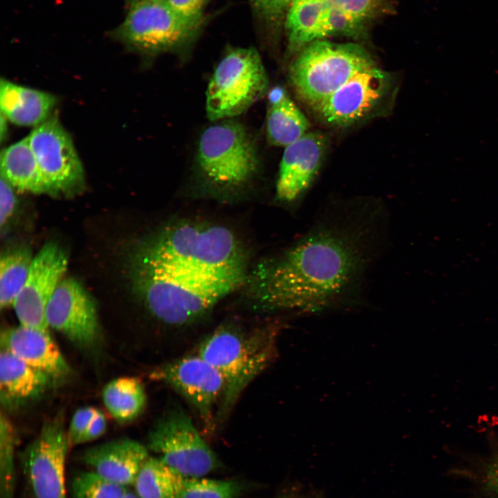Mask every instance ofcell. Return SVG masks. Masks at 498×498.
<instances>
[{"mask_svg":"<svg viewBox=\"0 0 498 498\" xmlns=\"http://www.w3.org/2000/svg\"><path fill=\"white\" fill-rule=\"evenodd\" d=\"M12 185L3 176L0 180V225L10 217L15 207L16 198Z\"/></svg>","mask_w":498,"mask_h":498,"instance_id":"obj_33","label":"cell"},{"mask_svg":"<svg viewBox=\"0 0 498 498\" xmlns=\"http://www.w3.org/2000/svg\"><path fill=\"white\" fill-rule=\"evenodd\" d=\"M268 100L266 131L272 145L286 147L308 132L309 121L283 87L270 89Z\"/></svg>","mask_w":498,"mask_h":498,"instance_id":"obj_21","label":"cell"},{"mask_svg":"<svg viewBox=\"0 0 498 498\" xmlns=\"http://www.w3.org/2000/svg\"><path fill=\"white\" fill-rule=\"evenodd\" d=\"M165 1V0H133V1Z\"/></svg>","mask_w":498,"mask_h":498,"instance_id":"obj_39","label":"cell"},{"mask_svg":"<svg viewBox=\"0 0 498 498\" xmlns=\"http://www.w3.org/2000/svg\"><path fill=\"white\" fill-rule=\"evenodd\" d=\"M327 145L324 134L308 131L285 147L276 184L280 202L291 205L301 199L318 173Z\"/></svg>","mask_w":498,"mask_h":498,"instance_id":"obj_16","label":"cell"},{"mask_svg":"<svg viewBox=\"0 0 498 498\" xmlns=\"http://www.w3.org/2000/svg\"><path fill=\"white\" fill-rule=\"evenodd\" d=\"M122 498H140L135 491L128 490Z\"/></svg>","mask_w":498,"mask_h":498,"instance_id":"obj_38","label":"cell"},{"mask_svg":"<svg viewBox=\"0 0 498 498\" xmlns=\"http://www.w3.org/2000/svg\"><path fill=\"white\" fill-rule=\"evenodd\" d=\"M132 261L168 270L205 274L246 268L243 251L229 229L193 222L163 228L141 244Z\"/></svg>","mask_w":498,"mask_h":498,"instance_id":"obj_3","label":"cell"},{"mask_svg":"<svg viewBox=\"0 0 498 498\" xmlns=\"http://www.w3.org/2000/svg\"><path fill=\"white\" fill-rule=\"evenodd\" d=\"M376 64L361 46L315 40L304 46L289 69L298 96L313 109L359 71Z\"/></svg>","mask_w":498,"mask_h":498,"instance_id":"obj_5","label":"cell"},{"mask_svg":"<svg viewBox=\"0 0 498 498\" xmlns=\"http://www.w3.org/2000/svg\"><path fill=\"white\" fill-rule=\"evenodd\" d=\"M385 0H329L331 7L355 21L363 28L382 10Z\"/></svg>","mask_w":498,"mask_h":498,"instance_id":"obj_30","label":"cell"},{"mask_svg":"<svg viewBox=\"0 0 498 498\" xmlns=\"http://www.w3.org/2000/svg\"><path fill=\"white\" fill-rule=\"evenodd\" d=\"M389 234V211L378 199L325 205L298 239L247 275L250 298L270 311H316L355 301Z\"/></svg>","mask_w":498,"mask_h":498,"instance_id":"obj_1","label":"cell"},{"mask_svg":"<svg viewBox=\"0 0 498 498\" xmlns=\"http://www.w3.org/2000/svg\"><path fill=\"white\" fill-rule=\"evenodd\" d=\"M98 411V409L91 406L81 407L76 410L67 430V436L71 447L80 444L82 436Z\"/></svg>","mask_w":498,"mask_h":498,"instance_id":"obj_32","label":"cell"},{"mask_svg":"<svg viewBox=\"0 0 498 498\" xmlns=\"http://www.w3.org/2000/svg\"><path fill=\"white\" fill-rule=\"evenodd\" d=\"M183 477L158 457L149 456L133 486L140 498H180Z\"/></svg>","mask_w":498,"mask_h":498,"instance_id":"obj_25","label":"cell"},{"mask_svg":"<svg viewBox=\"0 0 498 498\" xmlns=\"http://www.w3.org/2000/svg\"><path fill=\"white\" fill-rule=\"evenodd\" d=\"M395 91L391 74L374 64L355 74L313 109L326 124L347 127L383 111Z\"/></svg>","mask_w":498,"mask_h":498,"instance_id":"obj_10","label":"cell"},{"mask_svg":"<svg viewBox=\"0 0 498 498\" xmlns=\"http://www.w3.org/2000/svg\"><path fill=\"white\" fill-rule=\"evenodd\" d=\"M268 89V77L258 52L253 48L233 49L219 62L208 83L207 116L219 121L240 115Z\"/></svg>","mask_w":498,"mask_h":498,"instance_id":"obj_6","label":"cell"},{"mask_svg":"<svg viewBox=\"0 0 498 498\" xmlns=\"http://www.w3.org/2000/svg\"><path fill=\"white\" fill-rule=\"evenodd\" d=\"M1 122H0V133H1V140L2 141L3 139L6 138V135L8 133V126H7V118L4 116L3 113H1Z\"/></svg>","mask_w":498,"mask_h":498,"instance_id":"obj_37","label":"cell"},{"mask_svg":"<svg viewBox=\"0 0 498 498\" xmlns=\"http://www.w3.org/2000/svg\"><path fill=\"white\" fill-rule=\"evenodd\" d=\"M133 288L149 311L173 326L192 323L246 280V268L204 274L131 264Z\"/></svg>","mask_w":498,"mask_h":498,"instance_id":"obj_2","label":"cell"},{"mask_svg":"<svg viewBox=\"0 0 498 498\" xmlns=\"http://www.w3.org/2000/svg\"><path fill=\"white\" fill-rule=\"evenodd\" d=\"M275 349V336L267 329L243 333L223 327L201 342L197 354L216 368L225 382L216 425L226 420L243 390L270 364Z\"/></svg>","mask_w":498,"mask_h":498,"instance_id":"obj_4","label":"cell"},{"mask_svg":"<svg viewBox=\"0 0 498 498\" xmlns=\"http://www.w3.org/2000/svg\"><path fill=\"white\" fill-rule=\"evenodd\" d=\"M67 263L66 252L53 242L46 243L33 257L25 284L12 305L20 324L48 330L46 307Z\"/></svg>","mask_w":498,"mask_h":498,"instance_id":"obj_15","label":"cell"},{"mask_svg":"<svg viewBox=\"0 0 498 498\" xmlns=\"http://www.w3.org/2000/svg\"><path fill=\"white\" fill-rule=\"evenodd\" d=\"M69 448L62 414L45 421L21 459L34 498H66L64 476Z\"/></svg>","mask_w":498,"mask_h":498,"instance_id":"obj_12","label":"cell"},{"mask_svg":"<svg viewBox=\"0 0 498 498\" xmlns=\"http://www.w3.org/2000/svg\"><path fill=\"white\" fill-rule=\"evenodd\" d=\"M151 378L169 385L194 409L203 429L214 432L216 407L220 404L225 382L220 372L199 355L187 356L156 367Z\"/></svg>","mask_w":498,"mask_h":498,"instance_id":"obj_11","label":"cell"},{"mask_svg":"<svg viewBox=\"0 0 498 498\" xmlns=\"http://www.w3.org/2000/svg\"><path fill=\"white\" fill-rule=\"evenodd\" d=\"M290 498H295V497H290Z\"/></svg>","mask_w":498,"mask_h":498,"instance_id":"obj_40","label":"cell"},{"mask_svg":"<svg viewBox=\"0 0 498 498\" xmlns=\"http://www.w3.org/2000/svg\"><path fill=\"white\" fill-rule=\"evenodd\" d=\"M256 15L267 24H277L294 0H249Z\"/></svg>","mask_w":498,"mask_h":498,"instance_id":"obj_31","label":"cell"},{"mask_svg":"<svg viewBox=\"0 0 498 498\" xmlns=\"http://www.w3.org/2000/svg\"><path fill=\"white\" fill-rule=\"evenodd\" d=\"M203 22V17L185 16L165 1H133L117 34L131 48L156 53L188 43Z\"/></svg>","mask_w":498,"mask_h":498,"instance_id":"obj_8","label":"cell"},{"mask_svg":"<svg viewBox=\"0 0 498 498\" xmlns=\"http://www.w3.org/2000/svg\"><path fill=\"white\" fill-rule=\"evenodd\" d=\"M245 488L237 481L184 476L180 498H239Z\"/></svg>","mask_w":498,"mask_h":498,"instance_id":"obj_27","label":"cell"},{"mask_svg":"<svg viewBox=\"0 0 498 498\" xmlns=\"http://www.w3.org/2000/svg\"><path fill=\"white\" fill-rule=\"evenodd\" d=\"M48 326L64 334L83 349H95L101 331L94 301L77 280L62 279L46 311Z\"/></svg>","mask_w":498,"mask_h":498,"instance_id":"obj_14","label":"cell"},{"mask_svg":"<svg viewBox=\"0 0 498 498\" xmlns=\"http://www.w3.org/2000/svg\"><path fill=\"white\" fill-rule=\"evenodd\" d=\"M329 0H294L286 14L289 46L301 48L317 40L322 18Z\"/></svg>","mask_w":498,"mask_h":498,"instance_id":"obj_24","label":"cell"},{"mask_svg":"<svg viewBox=\"0 0 498 498\" xmlns=\"http://www.w3.org/2000/svg\"><path fill=\"white\" fill-rule=\"evenodd\" d=\"M1 176L20 191L49 193L28 136L1 151Z\"/></svg>","mask_w":498,"mask_h":498,"instance_id":"obj_22","label":"cell"},{"mask_svg":"<svg viewBox=\"0 0 498 498\" xmlns=\"http://www.w3.org/2000/svg\"><path fill=\"white\" fill-rule=\"evenodd\" d=\"M53 382L46 374L1 348L0 398L3 406L11 408L37 398Z\"/></svg>","mask_w":498,"mask_h":498,"instance_id":"obj_19","label":"cell"},{"mask_svg":"<svg viewBox=\"0 0 498 498\" xmlns=\"http://www.w3.org/2000/svg\"><path fill=\"white\" fill-rule=\"evenodd\" d=\"M209 0H165L174 10L190 17H203V8Z\"/></svg>","mask_w":498,"mask_h":498,"instance_id":"obj_34","label":"cell"},{"mask_svg":"<svg viewBox=\"0 0 498 498\" xmlns=\"http://www.w3.org/2000/svg\"><path fill=\"white\" fill-rule=\"evenodd\" d=\"M0 343L1 348L46 374L53 382L66 379L71 372L48 330L20 324L2 331Z\"/></svg>","mask_w":498,"mask_h":498,"instance_id":"obj_17","label":"cell"},{"mask_svg":"<svg viewBox=\"0 0 498 498\" xmlns=\"http://www.w3.org/2000/svg\"><path fill=\"white\" fill-rule=\"evenodd\" d=\"M140 443L120 439L86 450L82 460L92 471L108 480L128 487L133 486L140 469L149 456Z\"/></svg>","mask_w":498,"mask_h":498,"instance_id":"obj_18","label":"cell"},{"mask_svg":"<svg viewBox=\"0 0 498 498\" xmlns=\"http://www.w3.org/2000/svg\"><path fill=\"white\" fill-rule=\"evenodd\" d=\"M56 103L57 98L51 93L1 80V113L15 124L39 125L52 116Z\"/></svg>","mask_w":498,"mask_h":498,"instance_id":"obj_20","label":"cell"},{"mask_svg":"<svg viewBox=\"0 0 498 498\" xmlns=\"http://www.w3.org/2000/svg\"><path fill=\"white\" fill-rule=\"evenodd\" d=\"M107 421L102 412L98 410L82 437L80 443L90 442L101 436L107 430Z\"/></svg>","mask_w":498,"mask_h":498,"instance_id":"obj_35","label":"cell"},{"mask_svg":"<svg viewBox=\"0 0 498 498\" xmlns=\"http://www.w3.org/2000/svg\"><path fill=\"white\" fill-rule=\"evenodd\" d=\"M102 400L112 417L120 423L133 421L142 412L147 401L141 381L136 377H120L103 389Z\"/></svg>","mask_w":498,"mask_h":498,"instance_id":"obj_23","label":"cell"},{"mask_svg":"<svg viewBox=\"0 0 498 498\" xmlns=\"http://www.w3.org/2000/svg\"><path fill=\"white\" fill-rule=\"evenodd\" d=\"M28 250L17 249L1 255L0 259V306L13 305L24 286L33 261Z\"/></svg>","mask_w":498,"mask_h":498,"instance_id":"obj_26","label":"cell"},{"mask_svg":"<svg viewBox=\"0 0 498 498\" xmlns=\"http://www.w3.org/2000/svg\"><path fill=\"white\" fill-rule=\"evenodd\" d=\"M17 432L8 417L1 412L0 418V454L2 498H12L14 488V450Z\"/></svg>","mask_w":498,"mask_h":498,"instance_id":"obj_29","label":"cell"},{"mask_svg":"<svg viewBox=\"0 0 498 498\" xmlns=\"http://www.w3.org/2000/svg\"><path fill=\"white\" fill-rule=\"evenodd\" d=\"M50 194L68 192L84 183V169L70 135L55 115L28 136Z\"/></svg>","mask_w":498,"mask_h":498,"instance_id":"obj_13","label":"cell"},{"mask_svg":"<svg viewBox=\"0 0 498 498\" xmlns=\"http://www.w3.org/2000/svg\"><path fill=\"white\" fill-rule=\"evenodd\" d=\"M128 490L93 471L77 474L71 485L73 498H122Z\"/></svg>","mask_w":498,"mask_h":498,"instance_id":"obj_28","label":"cell"},{"mask_svg":"<svg viewBox=\"0 0 498 498\" xmlns=\"http://www.w3.org/2000/svg\"><path fill=\"white\" fill-rule=\"evenodd\" d=\"M196 165L210 184L232 189L246 184L259 166L257 149L243 126L227 120L206 128L201 133Z\"/></svg>","mask_w":498,"mask_h":498,"instance_id":"obj_7","label":"cell"},{"mask_svg":"<svg viewBox=\"0 0 498 498\" xmlns=\"http://www.w3.org/2000/svg\"><path fill=\"white\" fill-rule=\"evenodd\" d=\"M484 484L488 492L498 498V456L485 471Z\"/></svg>","mask_w":498,"mask_h":498,"instance_id":"obj_36","label":"cell"},{"mask_svg":"<svg viewBox=\"0 0 498 498\" xmlns=\"http://www.w3.org/2000/svg\"><path fill=\"white\" fill-rule=\"evenodd\" d=\"M148 448L185 477H201L221 466L190 416L178 407L170 409L156 422L149 434Z\"/></svg>","mask_w":498,"mask_h":498,"instance_id":"obj_9","label":"cell"}]
</instances>
